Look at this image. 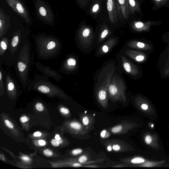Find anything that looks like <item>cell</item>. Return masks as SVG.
<instances>
[{
	"mask_svg": "<svg viewBox=\"0 0 169 169\" xmlns=\"http://www.w3.org/2000/svg\"><path fill=\"white\" fill-rule=\"evenodd\" d=\"M115 70V63H110L105 66L98 75L95 96L99 104L104 109L108 107V87Z\"/></svg>",
	"mask_w": 169,
	"mask_h": 169,
	"instance_id": "obj_1",
	"label": "cell"
},
{
	"mask_svg": "<svg viewBox=\"0 0 169 169\" xmlns=\"http://www.w3.org/2000/svg\"><path fill=\"white\" fill-rule=\"evenodd\" d=\"M31 59V46L28 39L14 63L17 76L24 89L28 86L30 82L29 76Z\"/></svg>",
	"mask_w": 169,
	"mask_h": 169,
	"instance_id": "obj_2",
	"label": "cell"
},
{
	"mask_svg": "<svg viewBox=\"0 0 169 169\" xmlns=\"http://www.w3.org/2000/svg\"><path fill=\"white\" fill-rule=\"evenodd\" d=\"M37 57L42 60H48L58 57L62 48L58 39L52 37L40 36L35 39Z\"/></svg>",
	"mask_w": 169,
	"mask_h": 169,
	"instance_id": "obj_3",
	"label": "cell"
},
{
	"mask_svg": "<svg viewBox=\"0 0 169 169\" xmlns=\"http://www.w3.org/2000/svg\"><path fill=\"white\" fill-rule=\"evenodd\" d=\"M126 87L123 80L116 75L113 76L108 87V98L111 102L119 101L124 104L127 102L125 93Z\"/></svg>",
	"mask_w": 169,
	"mask_h": 169,
	"instance_id": "obj_4",
	"label": "cell"
},
{
	"mask_svg": "<svg viewBox=\"0 0 169 169\" xmlns=\"http://www.w3.org/2000/svg\"><path fill=\"white\" fill-rule=\"evenodd\" d=\"M78 37L82 45L88 47L90 46L94 38L93 30L88 26L83 25L79 31Z\"/></svg>",
	"mask_w": 169,
	"mask_h": 169,
	"instance_id": "obj_5",
	"label": "cell"
},
{
	"mask_svg": "<svg viewBox=\"0 0 169 169\" xmlns=\"http://www.w3.org/2000/svg\"><path fill=\"white\" fill-rule=\"evenodd\" d=\"M107 6L109 21L112 24H115L121 16L117 0H107Z\"/></svg>",
	"mask_w": 169,
	"mask_h": 169,
	"instance_id": "obj_6",
	"label": "cell"
},
{
	"mask_svg": "<svg viewBox=\"0 0 169 169\" xmlns=\"http://www.w3.org/2000/svg\"><path fill=\"white\" fill-rule=\"evenodd\" d=\"M35 66L41 72L43 76L46 78L52 77L57 81H60L62 79L61 75L51 68L44 65L38 62L36 63Z\"/></svg>",
	"mask_w": 169,
	"mask_h": 169,
	"instance_id": "obj_7",
	"label": "cell"
},
{
	"mask_svg": "<svg viewBox=\"0 0 169 169\" xmlns=\"http://www.w3.org/2000/svg\"><path fill=\"white\" fill-rule=\"evenodd\" d=\"M133 127V124L127 120H125L116 126L108 128V130L114 135H124L128 133Z\"/></svg>",
	"mask_w": 169,
	"mask_h": 169,
	"instance_id": "obj_8",
	"label": "cell"
},
{
	"mask_svg": "<svg viewBox=\"0 0 169 169\" xmlns=\"http://www.w3.org/2000/svg\"><path fill=\"white\" fill-rule=\"evenodd\" d=\"M105 146H110L112 149L115 152H126L128 150L127 143L121 140L114 139L108 140L104 143Z\"/></svg>",
	"mask_w": 169,
	"mask_h": 169,
	"instance_id": "obj_9",
	"label": "cell"
},
{
	"mask_svg": "<svg viewBox=\"0 0 169 169\" xmlns=\"http://www.w3.org/2000/svg\"><path fill=\"white\" fill-rule=\"evenodd\" d=\"M81 122L89 132L94 129L96 119L95 116L90 114L81 113L79 114Z\"/></svg>",
	"mask_w": 169,
	"mask_h": 169,
	"instance_id": "obj_10",
	"label": "cell"
},
{
	"mask_svg": "<svg viewBox=\"0 0 169 169\" xmlns=\"http://www.w3.org/2000/svg\"><path fill=\"white\" fill-rule=\"evenodd\" d=\"M117 39L115 38L109 39L99 48L98 54L102 55L107 53L115 45Z\"/></svg>",
	"mask_w": 169,
	"mask_h": 169,
	"instance_id": "obj_11",
	"label": "cell"
},
{
	"mask_svg": "<svg viewBox=\"0 0 169 169\" xmlns=\"http://www.w3.org/2000/svg\"><path fill=\"white\" fill-rule=\"evenodd\" d=\"M76 61L73 58H69L66 60L61 64V71L62 72L71 71L75 69Z\"/></svg>",
	"mask_w": 169,
	"mask_h": 169,
	"instance_id": "obj_12",
	"label": "cell"
},
{
	"mask_svg": "<svg viewBox=\"0 0 169 169\" xmlns=\"http://www.w3.org/2000/svg\"><path fill=\"white\" fill-rule=\"evenodd\" d=\"M117 1L121 16L125 19H128L130 12L126 0H117Z\"/></svg>",
	"mask_w": 169,
	"mask_h": 169,
	"instance_id": "obj_13",
	"label": "cell"
},
{
	"mask_svg": "<svg viewBox=\"0 0 169 169\" xmlns=\"http://www.w3.org/2000/svg\"><path fill=\"white\" fill-rule=\"evenodd\" d=\"M9 43L8 37H3L1 38L0 45V59L1 58L7 51Z\"/></svg>",
	"mask_w": 169,
	"mask_h": 169,
	"instance_id": "obj_14",
	"label": "cell"
},
{
	"mask_svg": "<svg viewBox=\"0 0 169 169\" xmlns=\"http://www.w3.org/2000/svg\"><path fill=\"white\" fill-rule=\"evenodd\" d=\"M121 60L123 67L125 71L129 74L133 73L134 72V70L133 69V65L131 64L130 61L125 56L123 55L121 56Z\"/></svg>",
	"mask_w": 169,
	"mask_h": 169,
	"instance_id": "obj_15",
	"label": "cell"
},
{
	"mask_svg": "<svg viewBox=\"0 0 169 169\" xmlns=\"http://www.w3.org/2000/svg\"><path fill=\"white\" fill-rule=\"evenodd\" d=\"M121 161L124 163L127 164H137L143 163L145 162V160L141 157H137L133 158H125L121 160Z\"/></svg>",
	"mask_w": 169,
	"mask_h": 169,
	"instance_id": "obj_16",
	"label": "cell"
},
{
	"mask_svg": "<svg viewBox=\"0 0 169 169\" xmlns=\"http://www.w3.org/2000/svg\"><path fill=\"white\" fill-rule=\"evenodd\" d=\"M130 13H133L137 9L135 0H126Z\"/></svg>",
	"mask_w": 169,
	"mask_h": 169,
	"instance_id": "obj_17",
	"label": "cell"
},
{
	"mask_svg": "<svg viewBox=\"0 0 169 169\" xmlns=\"http://www.w3.org/2000/svg\"><path fill=\"white\" fill-rule=\"evenodd\" d=\"M5 88L3 74L1 70H0V91H1V95L4 94Z\"/></svg>",
	"mask_w": 169,
	"mask_h": 169,
	"instance_id": "obj_18",
	"label": "cell"
},
{
	"mask_svg": "<svg viewBox=\"0 0 169 169\" xmlns=\"http://www.w3.org/2000/svg\"><path fill=\"white\" fill-rule=\"evenodd\" d=\"M109 31L108 29L106 28L102 31L99 37V42H100L104 40L109 34Z\"/></svg>",
	"mask_w": 169,
	"mask_h": 169,
	"instance_id": "obj_19",
	"label": "cell"
},
{
	"mask_svg": "<svg viewBox=\"0 0 169 169\" xmlns=\"http://www.w3.org/2000/svg\"><path fill=\"white\" fill-rule=\"evenodd\" d=\"M16 8V10L20 14L24 15L25 14V9L22 4L19 3H18L16 6H15L13 8Z\"/></svg>",
	"mask_w": 169,
	"mask_h": 169,
	"instance_id": "obj_20",
	"label": "cell"
},
{
	"mask_svg": "<svg viewBox=\"0 0 169 169\" xmlns=\"http://www.w3.org/2000/svg\"><path fill=\"white\" fill-rule=\"evenodd\" d=\"M84 151L83 149L78 148L72 150L71 152V154L72 155L74 156H77L78 155H80L81 154H83Z\"/></svg>",
	"mask_w": 169,
	"mask_h": 169,
	"instance_id": "obj_21",
	"label": "cell"
},
{
	"mask_svg": "<svg viewBox=\"0 0 169 169\" xmlns=\"http://www.w3.org/2000/svg\"><path fill=\"white\" fill-rule=\"evenodd\" d=\"M36 108L37 110L39 111H42L44 109L43 105L40 103H37L36 105Z\"/></svg>",
	"mask_w": 169,
	"mask_h": 169,
	"instance_id": "obj_22",
	"label": "cell"
},
{
	"mask_svg": "<svg viewBox=\"0 0 169 169\" xmlns=\"http://www.w3.org/2000/svg\"><path fill=\"white\" fill-rule=\"evenodd\" d=\"M39 12L41 16H45L46 15V11L45 9L43 7H41L39 8Z\"/></svg>",
	"mask_w": 169,
	"mask_h": 169,
	"instance_id": "obj_23",
	"label": "cell"
},
{
	"mask_svg": "<svg viewBox=\"0 0 169 169\" xmlns=\"http://www.w3.org/2000/svg\"><path fill=\"white\" fill-rule=\"evenodd\" d=\"M43 153L46 156L48 157L51 156L53 155L52 151L49 149H46L43 151Z\"/></svg>",
	"mask_w": 169,
	"mask_h": 169,
	"instance_id": "obj_24",
	"label": "cell"
},
{
	"mask_svg": "<svg viewBox=\"0 0 169 169\" xmlns=\"http://www.w3.org/2000/svg\"><path fill=\"white\" fill-rule=\"evenodd\" d=\"M145 141L147 144H150L152 141V137L150 135H147L145 137Z\"/></svg>",
	"mask_w": 169,
	"mask_h": 169,
	"instance_id": "obj_25",
	"label": "cell"
},
{
	"mask_svg": "<svg viewBox=\"0 0 169 169\" xmlns=\"http://www.w3.org/2000/svg\"><path fill=\"white\" fill-rule=\"evenodd\" d=\"M5 124L6 126L8 127L9 128L12 129L14 128V125L12 123L6 120L5 121Z\"/></svg>",
	"mask_w": 169,
	"mask_h": 169,
	"instance_id": "obj_26",
	"label": "cell"
},
{
	"mask_svg": "<svg viewBox=\"0 0 169 169\" xmlns=\"http://www.w3.org/2000/svg\"><path fill=\"white\" fill-rule=\"evenodd\" d=\"M135 27L137 28H142L144 26V24L141 22H137L135 24Z\"/></svg>",
	"mask_w": 169,
	"mask_h": 169,
	"instance_id": "obj_27",
	"label": "cell"
},
{
	"mask_svg": "<svg viewBox=\"0 0 169 169\" xmlns=\"http://www.w3.org/2000/svg\"><path fill=\"white\" fill-rule=\"evenodd\" d=\"M60 111L61 113L64 114H68L70 113L69 110L65 108H61L60 109Z\"/></svg>",
	"mask_w": 169,
	"mask_h": 169,
	"instance_id": "obj_28",
	"label": "cell"
},
{
	"mask_svg": "<svg viewBox=\"0 0 169 169\" xmlns=\"http://www.w3.org/2000/svg\"><path fill=\"white\" fill-rule=\"evenodd\" d=\"M51 143L55 147L59 146V144H60L58 140L56 139H53L52 140Z\"/></svg>",
	"mask_w": 169,
	"mask_h": 169,
	"instance_id": "obj_29",
	"label": "cell"
},
{
	"mask_svg": "<svg viewBox=\"0 0 169 169\" xmlns=\"http://www.w3.org/2000/svg\"><path fill=\"white\" fill-rule=\"evenodd\" d=\"M30 120L29 118H28L27 116H23L20 119V120L21 122L22 123H24L26 122L29 121Z\"/></svg>",
	"mask_w": 169,
	"mask_h": 169,
	"instance_id": "obj_30",
	"label": "cell"
},
{
	"mask_svg": "<svg viewBox=\"0 0 169 169\" xmlns=\"http://www.w3.org/2000/svg\"><path fill=\"white\" fill-rule=\"evenodd\" d=\"M99 9V5L98 4H96L93 6L92 11L94 13H96L98 11Z\"/></svg>",
	"mask_w": 169,
	"mask_h": 169,
	"instance_id": "obj_31",
	"label": "cell"
},
{
	"mask_svg": "<svg viewBox=\"0 0 169 169\" xmlns=\"http://www.w3.org/2000/svg\"><path fill=\"white\" fill-rule=\"evenodd\" d=\"M144 57L141 55H139L135 59V60L137 61H140L143 60L144 59Z\"/></svg>",
	"mask_w": 169,
	"mask_h": 169,
	"instance_id": "obj_32",
	"label": "cell"
},
{
	"mask_svg": "<svg viewBox=\"0 0 169 169\" xmlns=\"http://www.w3.org/2000/svg\"><path fill=\"white\" fill-rule=\"evenodd\" d=\"M128 164L124 163V164H117V165L112 167L114 168L123 167H127L128 166Z\"/></svg>",
	"mask_w": 169,
	"mask_h": 169,
	"instance_id": "obj_33",
	"label": "cell"
},
{
	"mask_svg": "<svg viewBox=\"0 0 169 169\" xmlns=\"http://www.w3.org/2000/svg\"><path fill=\"white\" fill-rule=\"evenodd\" d=\"M137 46L140 48H142L144 47L145 44L141 42H138L137 43Z\"/></svg>",
	"mask_w": 169,
	"mask_h": 169,
	"instance_id": "obj_34",
	"label": "cell"
},
{
	"mask_svg": "<svg viewBox=\"0 0 169 169\" xmlns=\"http://www.w3.org/2000/svg\"><path fill=\"white\" fill-rule=\"evenodd\" d=\"M38 143L41 146H44L45 145L46 143V142L44 140H39Z\"/></svg>",
	"mask_w": 169,
	"mask_h": 169,
	"instance_id": "obj_35",
	"label": "cell"
},
{
	"mask_svg": "<svg viewBox=\"0 0 169 169\" xmlns=\"http://www.w3.org/2000/svg\"><path fill=\"white\" fill-rule=\"evenodd\" d=\"M141 108L143 110H146L148 108V105L146 104H143L141 105Z\"/></svg>",
	"mask_w": 169,
	"mask_h": 169,
	"instance_id": "obj_36",
	"label": "cell"
},
{
	"mask_svg": "<svg viewBox=\"0 0 169 169\" xmlns=\"http://www.w3.org/2000/svg\"><path fill=\"white\" fill-rule=\"evenodd\" d=\"M21 159L24 161L28 162L30 161V158L26 156H23L21 157Z\"/></svg>",
	"mask_w": 169,
	"mask_h": 169,
	"instance_id": "obj_37",
	"label": "cell"
},
{
	"mask_svg": "<svg viewBox=\"0 0 169 169\" xmlns=\"http://www.w3.org/2000/svg\"><path fill=\"white\" fill-rule=\"evenodd\" d=\"M34 137H40L42 135V133L40 132L37 131V132H35L34 134Z\"/></svg>",
	"mask_w": 169,
	"mask_h": 169,
	"instance_id": "obj_38",
	"label": "cell"
},
{
	"mask_svg": "<svg viewBox=\"0 0 169 169\" xmlns=\"http://www.w3.org/2000/svg\"><path fill=\"white\" fill-rule=\"evenodd\" d=\"M106 130H103L101 133L100 135L102 137L104 138L105 134H106Z\"/></svg>",
	"mask_w": 169,
	"mask_h": 169,
	"instance_id": "obj_39",
	"label": "cell"
},
{
	"mask_svg": "<svg viewBox=\"0 0 169 169\" xmlns=\"http://www.w3.org/2000/svg\"><path fill=\"white\" fill-rule=\"evenodd\" d=\"M85 167H89V168H98L100 166H97L92 165H88L84 166Z\"/></svg>",
	"mask_w": 169,
	"mask_h": 169,
	"instance_id": "obj_40",
	"label": "cell"
},
{
	"mask_svg": "<svg viewBox=\"0 0 169 169\" xmlns=\"http://www.w3.org/2000/svg\"><path fill=\"white\" fill-rule=\"evenodd\" d=\"M105 147H106L107 150L108 151H111L112 150V147L108 145Z\"/></svg>",
	"mask_w": 169,
	"mask_h": 169,
	"instance_id": "obj_41",
	"label": "cell"
},
{
	"mask_svg": "<svg viewBox=\"0 0 169 169\" xmlns=\"http://www.w3.org/2000/svg\"><path fill=\"white\" fill-rule=\"evenodd\" d=\"M61 138L60 135L58 134L56 135L55 137V139L58 140H60L61 139Z\"/></svg>",
	"mask_w": 169,
	"mask_h": 169,
	"instance_id": "obj_42",
	"label": "cell"
},
{
	"mask_svg": "<svg viewBox=\"0 0 169 169\" xmlns=\"http://www.w3.org/2000/svg\"><path fill=\"white\" fill-rule=\"evenodd\" d=\"M95 0H82V3H88V2L89 1H94Z\"/></svg>",
	"mask_w": 169,
	"mask_h": 169,
	"instance_id": "obj_43",
	"label": "cell"
},
{
	"mask_svg": "<svg viewBox=\"0 0 169 169\" xmlns=\"http://www.w3.org/2000/svg\"><path fill=\"white\" fill-rule=\"evenodd\" d=\"M59 143H60V144H62L63 143V139H61H61L59 140H58Z\"/></svg>",
	"mask_w": 169,
	"mask_h": 169,
	"instance_id": "obj_44",
	"label": "cell"
},
{
	"mask_svg": "<svg viewBox=\"0 0 169 169\" xmlns=\"http://www.w3.org/2000/svg\"><path fill=\"white\" fill-rule=\"evenodd\" d=\"M156 1H162V0H156Z\"/></svg>",
	"mask_w": 169,
	"mask_h": 169,
	"instance_id": "obj_45",
	"label": "cell"
},
{
	"mask_svg": "<svg viewBox=\"0 0 169 169\" xmlns=\"http://www.w3.org/2000/svg\"><path fill=\"white\" fill-rule=\"evenodd\" d=\"M152 127H154V125H153H153H152Z\"/></svg>",
	"mask_w": 169,
	"mask_h": 169,
	"instance_id": "obj_46",
	"label": "cell"
}]
</instances>
